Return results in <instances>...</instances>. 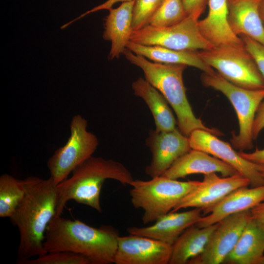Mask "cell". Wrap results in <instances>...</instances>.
<instances>
[{"mask_svg":"<svg viewBox=\"0 0 264 264\" xmlns=\"http://www.w3.org/2000/svg\"><path fill=\"white\" fill-rule=\"evenodd\" d=\"M198 19L188 15L176 24L165 27L148 25L133 31L130 41L144 45H157L176 50H207L213 48L201 34Z\"/></svg>","mask_w":264,"mask_h":264,"instance_id":"9c48e42d","label":"cell"},{"mask_svg":"<svg viewBox=\"0 0 264 264\" xmlns=\"http://www.w3.org/2000/svg\"><path fill=\"white\" fill-rule=\"evenodd\" d=\"M172 245L146 237H119L115 264H167Z\"/></svg>","mask_w":264,"mask_h":264,"instance_id":"5bb4252c","label":"cell"},{"mask_svg":"<svg viewBox=\"0 0 264 264\" xmlns=\"http://www.w3.org/2000/svg\"><path fill=\"white\" fill-rule=\"evenodd\" d=\"M27 178L19 179L7 174L0 176V217L11 218L23 198Z\"/></svg>","mask_w":264,"mask_h":264,"instance_id":"d4e9b609","label":"cell"},{"mask_svg":"<svg viewBox=\"0 0 264 264\" xmlns=\"http://www.w3.org/2000/svg\"><path fill=\"white\" fill-rule=\"evenodd\" d=\"M262 175L264 178V170H263L262 172Z\"/></svg>","mask_w":264,"mask_h":264,"instance_id":"d590c367","label":"cell"},{"mask_svg":"<svg viewBox=\"0 0 264 264\" xmlns=\"http://www.w3.org/2000/svg\"><path fill=\"white\" fill-rule=\"evenodd\" d=\"M263 201L264 185L238 188L226 196L210 210V214L202 216L195 225L204 227L214 224L230 215L250 210Z\"/></svg>","mask_w":264,"mask_h":264,"instance_id":"e0dca14e","label":"cell"},{"mask_svg":"<svg viewBox=\"0 0 264 264\" xmlns=\"http://www.w3.org/2000/svg\"><path fill=\"white\" fill-rule=\"evenodd\" d=\"M188 16L182 0H163L149 25L156 27L171 26L180 22Z\"/></svg>","mask_w":264,"mask_h":264,"instance_id":"484cf974","label":"cell"},{"mask_svg":"<svg viewBox=\"0 0 264 264\" xmlns=\"http://www.w3.org/2000/svg\"><path fill=\"white\" fill-rule=\"evenodd\" d=\"M220 173L227 177L238 173L232 166L201 151L192 149L177 160L162 175L177 179L194 174Z\"/></svg>","mask_w":264,"mask_h":264,"instance_id":"ac0fdd59","label":"cell"},{"mask_svg":"<svg viewBox=\"0 0 264 264\" xmlns=\"http://www.w3.org/2000/svg\"><path fill=\"white\" fill-rule=\"evenodd\" d=\"M198 53L206 64L232 84L248 89H264V78L244 45L214 47Z\"/></svg>","mask_w":264,"mask_h":264,"instance_id":"52a82bcc","label":"cell"},{"mask_svg":"<svg viewBox=\"0 0 264 264\" xmlns=\"http://www.w3.org/2000/svg\"><path fill=\"white\" fill-rule=\"evenodd\" d=\"M218 223L204 227L194 224L186 229L172 245L169 264H188L191 259L200 255Z\"/></svg>","mask_w":264,"mask_h":264,"instance_id":"cb8c5ba5","label":"cell"},{"mask_svg":"<svg viewBox=\"0 0 264 264\" xmlns=\"http://www.w3.org/2000/svg\"><path fill=\"white\" fill-rule=\"evenodd\" d=\"M264 129V99L259 105L256 111L252 129L253 139L256 140Z\"/></svg>","mask_w":264,"mask_h":264,"instance_id":"4dcf8cb0","label":"cell"},{"mask_svg":"<svg viewBox=\"0 0 264 264\" xmlns=\"http://www.w3.org/2000/svg\"><path fill=\"white\" fill-rule=\"evenodd\" d=\"M239 154L245 159L264 167V149H256L252 153L239 151Z\"/></svg>","mask_w":264,"mask_h":264,"instance_id":"d6a6232c","label":"cell"},{"mask_svg":"<svg viewBox=\"0 0 264 264\" xmlns=\"http://www.w3.org/2000/svg\"><path fill=\"white\" fill-rule=\"evenodd\" d=\"M163 0H134L132 11V30L150 24V21Z\"/></svg>","mask_w":264,"mask_h":264,"instance_id":"83f0119b","label":"cell"},{"mask_svg":"<svg viewBox=\"0 0 264 264\" xmlns=\"http://www.w3.org/2000/svg\"><path fill=\"white\" fill-rule=\"evenodd\" d=\"M18 264H91L86 257L73 252H49L34 259H27Z\"/></svg>","mask_w":264,"mask_h":264,"instance_id":"4316f807","label":"cell"},{"mask_svg":"<svg viewBox=\"0 0 264 264\" xmlns=\"http://www.w3.org/2000/svg\"><path fill=\"white\" fill-rule=\"evenodd\" d=\"M239 37L264 78V45L244 35Z\"/></svg>","mask_w":264,"mask_h":264,"instance_id":"f1b7e54d","label":"cell"},{"mask_svg":"<svg viewBox=\"0 0 264 264\" xmlns=\"http://www.w3.org/2000/svg\"><path fill=\"white\" fill-rule=\"evenodd\" d=\"M182 2L187 14L198 19L204 11L208 0H182Z\"/></svg>","mask_w":264,"mask_h":264,"instance_id":"f546056e","label":"cell"},{"mask_svg":"<svg viewBox=\"0 0 264 264\" xmlns=\"http://www.w3.org/2000/svg\"><path fill=\"white\" fill-rule=\"evenodd\" d=\"M203 86L223 93L233 106L238 117L239 132L231 139L233 147L239 151L253 146L252 129L258 108L264 99V89L251 90L237 86L224 79L218 72H203L200 77Z\"/></svg>","mask_w":264,"mask_h":264,"instance_id":"8992f818","label":"cell"},{"mask_svg":"<svg viewBox=\"0 0 264 264\" xmlns=\"http://www.w3.org/2000/svg\"><path fill=\"white\" fill-rule=\"evenodd\" d=\"M260 0H227L229 26L237 36L248 37L264 45V26L259 6Z\"/></svg>","mask_w":264,"mask_h":264,"instance_id":"ffe728a7","label":"cell"},{"mask_svg":"<svg viewBox=\"0 0 264 264\" xmlns=\"http://www.w3.org/2000/svg\"><path fill=\"white\" fill-rule=\"evenodd\" d=\"M123 54L131 64L140 67L145 79L156 88L172 107L177 117L178 129L189 136L196 129H203L216 135L221 132L205 126L194 114L186 94L183 73L187 66L151 62L126 48Z\"/></svg>","mask_w":264,"mask_h":264,"instance_id":"277c9868","label":"cell"},{"mask_svg":"<svg viewBox=\"0 0 264 264\" xmlns=\"http://www.w3.org/2000/svg\"><path fill=\"white\" fill-rule=\"evenodd\" d=\"M250 211L251 219L264 230V201Z\"/></svg>","mask_w":264,"mask_h":264,"instance_id":"836d02e7","label":"cell"},{"mask_svg":"<svg viewBox=\"0 0 264 264\" xmlns=\"http://www.w3.org/2000/svg\"><path fill=\"white\" fill-rule=\"evenodd\" d=\"M202 212L198 208L179 213L170 212L151 226H131L127 228V232L131 235L148 237L172 245L186 229L199 220L202 217Z\"/></svg>","mask_w":264,"mask_h":264,"instance_id":"9a60e30c","label":"cell"},{"mask_svg":"<svg viewBox=\"0 0 264 264\" xmlns=\"http://www.w3.org/2000/svg\"><path fill=\"white\" fill-rule=\"evenodd\" d=\"M207 16L198 21L199 30L214 47L242 46L241 38L232 31L228 21L227 0H208Z\"/></svg>","mask_w":264,"mask_h":264,"instance_id":"2e32d148","label":"cell"},{"mask_svg":"<svg viewBox=\"0 0 264 264\" xmlns=\"http://www.w3.org/2000/svg\"><path fill=\"white\" fill-rule=\"evenodd\" d=\"M249 185V180L239 173L222 177L215 173L205 174L199 184L183 198L171 212L194 207L201 209L204 215L208 214L210 210L228 194L236 189Z\"/></svg>","mask_w":264,"mask_h":264,"instance_id":"7c38bea8","label":"cell"},{"mask_svg":"<svg viewBox=\"0 0 264 264\" xmlns=\"http://www.w3.org/2000/svg\"><path fill=\"white\" fill-rule=\"evenodd\" d=\"M134 94L141 98L149 107L154 119L156 131L175 130L176 121L168 103L162 94L145 79L139 78L132 85Z\"/></svg>","mask_w":264,"mask_h":264,"instance_id":"603a6c76","label":"cell"},{"mask_svg":"<svg viewBox=\"0 0 264 264\" xmlns=\"http://www.w3.org/2000/svg\"><path fill=\"white\" fill-rule=\"evenodd\" d=\"M146 143L152 157L145 173L151 178L162 176L176 160L192 150L188 136L177 128L168 132L151 130Z\"/></svg>","mask_w":264,"mask_h":264,"instance_id":"4fadbf2b","label":"cell"},{"mask_svg":"<svg viewBox=\"0 0 264 264\" xmlns=\"http://www.w3.org/2000/svg\"><path fill=\"white\" fill-rule=\"evenodd\" d=\"M200 181H178L162 176L149 180L133 179L130 190L131 202L136 209L144 211V224L156 221L172 211Z\"/></svg>","mask_w":264,"mask_h":264,"instance_id":"5b68a950","label":"cell"},{"mask_svg":"<svg viewBox=\"0 0 264 264\" xmlns=\"http://www.w3.org/2000/svg\"><path fill=\"white\" fill-rule=\"evenodd\" d=\"M57 198V184L50 176L27 177L24 196L10 218L20 233L17 263L47 253L45 233L55 216Z\"/></svg>","mask_w":264,"mask_h":264,"instance_id":"6da1fadb","label":"cell"},{"mask_svg":"<svg viewBox=\"0 0 264 264\" xmlns=\"http://www.w3.org/2000/svg\"><path fill=\"white\" fill-rule=\"evenodd\" d=\"M87 121L81 115L73 117L70 135L66 144L47 160L50 177L56 184L68 178L79 165L92 156L98 145L97 136L87 130Z\"/></svg>","mask_w":264,"mask_h":264,"instance_id":"ba28073f","label":"cell"},{"mask_svg":"<svg viewBox=\"0 0 264 264\" xmlns=\"http://www.w3.org/2000/svg\"><path fill=\"white\" fill-rule=\"evenodd\" d=\"M119 237L111 226L94 227L59 216L48 224L44 247L47 253L73 252L86 257L91 264H110L114 263Z\"/></svg>","mask_w":264,"mask_h":264,"instance_id":"7a4b0ae2","label":"cell"},{"mask_svg":"<svg viewBox=\"0 0 264 264\" xmlns=\"http://www.w3.org/2000/svg\"><path fill=\"white\" fill-rule=\"evenodd\" d=\"M134 0L122 2L116 8L109 9L104 19L103 37L111 42L109 59H118L130 41L132 30V11Z\"/></svg>","mask_w":264,"mask_h":264,"instance_id":"d6986e66","label":"cell"},{"mask_svg":"<svg viewBox=\"0 0 264 264\" xmlns=\"http://www.w3.org/2000/svg\"><path fill=\"white\" fill-rule=\"evenodd\" d=\"M259 13L264 26V0H260L259 6Z\"/></svg>","mask_w":264,"mask_h":264,"instance_id":"e575fe53","label":"cell"},{"mask_svg":"<svg viewBox=\"0 0 264 264\" xmlns=\"http://www.w3.org/2000/svg\"><path fill=\"white\" fill-rule=\"evenodd\" d=\"M250 219V211L247 210L230 215L218 222L203 252L188 264H223Z\"/></svg>","mask_w":264,"mask_h":264,"instance_id":"8fae6325","label":"cell"},{"mask_svg":"<svg viewBox=\"0 0 264 264\" xmlns=\"http://www.w3.org/2000/svg\"><path fill=\"white\" fill-rule=\"evenodd\" d=\"M132 0H107L104 3L93 7L90 10H88V11L81 15L78 17L75 18L72 21L63 25V26L61 27V29H63L66 27V26H68L69 24H70L72 22H75L76 21L79 19H80L83 18L84 16H86L87 15L89 14L90 13H92L98 11L102 10H109L112 8L113 5L116 3H117L118 2H127V1H130Z\"/></svg>","mask_w":264,"mask_h":264,"instance_id":"1f68e13d","label":"cell"},{"mask_svg":"<svg viewBox=\"0 0 264 264\" xmlns=\"http://www.w3.org/2000/svg\"><path fill=\"white\" fill-rule=\"evenodd\" d=\"M216 136L207 131L196 129L191 132L188 137L192 149L205 152L230 165L249 180L251 187L264 185L262 172L264 167L245 159L228 143Z\"/></svg>","mask_w":264,"mask_h":264,"instance_id":"30bf717a","label":"cell"},{"mask_svg":"<svg viewBox=\"0 0 264 264\" xmlns=\"http://www.w3.org/2000/svg\"><path fill=\"white\" fill-rule=\"evenodd\" d=\"M264 259V230L252 219L223 264H262Z\"/></svg>","mask_w":264,"mask_h":264,"instance_id":"44dd1931","label":"cell"},{"mask_svg":"<svg viewBox=\"0 0 264 264\" xmlns=\"http://www.w3.org/2000/svg\"><path fill=\"white\" fill-rule=\"evenodd\" d=\"M127 48L154 62L185 65L196 67L203 72L214 71L202 60L198 50H176L160 46L144 45L131 41L128 43Z\"/></svg>","mask_w":264,"mask_h":264,"instance_id":"7402d4cb","label":"cell"},{"mask_svg":"<svg viewBox=\"0 0 264 264\" xmlns=\"http://www.w3.org/2000/svg\"><path fill=\"white\" fill-rule=\"evenodd\" d=\"M117 180L123 185H131L133 178L122 163L112 159L90 156L77 166L71 177L57 185L56 214L61 216L66 202L74 200L101 212L100 196L104 181Z\"/></svg>","mask_w":264,"mask_h":264,"instance_id":"3957f363","label":"cell"}]
</instances>
